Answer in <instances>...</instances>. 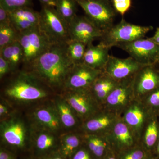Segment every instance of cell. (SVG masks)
Masks as SVG:
<instances>
[{
    "instance_id": "obj_1",
    "label": "cell",
    "mask_w": 159,
    "mask_h": 159,
    "mask_svg": "<svg viewBox=\"0 0 159 159\" xmlns=\"http://www.w3.org/2000/svg\"><path fill=\"white\" fill-rule=\"evenodd\" d=\"M74 65L69 56L65 43L52 44L29 66L34 77L55 88L64 87Z\"/></svg>"
},
{
    "instance_id": "obj_2",
    "label": "cell",
    "mask_w": 159,
    "mask_h": 159,
    "mask_svg": "<svg viewBox=\"0 0 159 159\" xmlns=\"http://www.w3.org/2000/svg\"><path fill=\"white\" fill-rule=\"evenodd\" d=\"M153 29L152 26L138 25L122 18L120 22L104 32L99 43L111 49L120 43L144 38Z\"/></svg>"
},
{
    "instance_id": "obj_3",
    "label": "cell",
    "mask_w": 159,
    "mask_h": 159,
    "mask_svg": "<svg viewBox=\"0 0 159 159\" xmlns=\"http://www.w3.org/2000/svg\"><path fill=\"white\" fill-rule=\"evenodd\" d=\"M40 12V29L52 43H67L70 40L68 24L54 7L42 5Z\"/></svg>"
},
{
    "instance_id": "obj_4",
    "label": "cell",
    "mask_w": 159,
    "mask_h": 159,
    "mask_svg": "<svg viewBox=\"0 0 159 159\" xmlns=\"http://www.w3.org/2000/svg\"><path fill=\"white\" fill-rule=\"evenodd\" d=\"M18 41L23 52V63L30 66L52 44L39 26L19 33Z\"/></svg>"
},
{
    "instance_id": "obj_5",
    "label": "cell",
    "mask_w": 159,
    "mask_h": 159,
    "mask_svg": "<svg viewBox=\"0 0 159 159\" xmlns=\"http://www.w3.org/2000/svg\"><path fill=\"white\" fill-rule=\"evenodd\" d=\"M89 18L105 32L113 26L116 11L109 0H76Z\"/></svg>"
},
{
    "instance_id": "obj_6",
    "label": "cell",
    "mask_w": 159,
    "mask_h": 159,
    "mask_svg": "<svg viewBox=\"0 0 159 159\" xmlns=\"http://www.w3.org/2000/svg\"><path fill=\"white\" fill-rule=\"evenodd\" d=\"M38 79L31 74H22L5 89L8 97L19 100H34L47 96V92L36 82Z\"/></svg>"
},
{
    "instance_id": "obj_7",
    "label": "cell",
    "mask_w": 159,
    "mask_h": 159,
    "mask_svg": "<svg viewBox=\"0 0 159 159\" xmlns=\"http://www.w3.org/2000/svg\"><path fill=\"white\" fill-rule=\"evenodd\" d=\"M25 125L19 119H12L3 122L1 125V137L5 146L16 154L29 147V139Z\"/></svg>"
},
{
    "instance_id": "obj_8",
    "label": "cell",
    "mask_w": 159,
    "mask_h": 159,
    "mask_svg": "<svg viewBox=\"0 0 159 159\" xmlns=\"http://www.w3.org/2000/svg\"><path fill=\"white\" fill-rule=\"evenodd\" d=\"M116 47L127 52L130 57L141 64L155 66L159 64V46L148 38L120 43Z\"/></svg>"
},
{
    "instance_id": "obj_9",
    "label": "cell",
    "mask_w": 159,
    "mask_h": 159,
    "mask_svg": "<svg viewBox=\"0 0 159 159\" xmlns=\"http://www.w3.org/2000/svg\"><path fill=\"white\" fill-rule=\"evenodd\" d=\"M66 99L67 102L82 122L93 116L102 109L89 89L70 90Z\"/></svg>"
},
{
    "instance_id": "obj_10",
    "label": "cell",
    "mask_w": 159,
    "mask_h": 159,
    "mask_svg": "<svg viewBox=\"0 0 159 159\" xmlns=\"http://www.w3.org/2000/svg\"><path fill=\"white\" fill-rule=\"evenodd\" d=\"M134 77L119 81L106 99L102 106L103 109L121 116L135 99L133 88Z\"/></svg>"
},
{
    "instance_id": "obj_11",
    "label": "cell",
    "mask_w": 159,
    "mask_h": 159,
    "mask_svg": "<svg viewBox=\"0 0 159 159\" xmlns=\"http://www.w3.org/2000/svg\"><path fill=\"white\" fill-rule=\"evenodd\" d=\"M70 39L77 41L87 46L101 39L103 32L86 16L76 15L69 23Z\"/></svg>"
},
{
    "instance_id": "obj_12",
    "label": "cell",
    "mask_w": 159,
    "mask_h": 159,
    "mask_svg": "<svg viewBox=\"0 0 159 159\" xmlns=\"http://www.w3.org/2000/svg\"><path fill=\"white\" fill-rule=\"evenodd\" d=\"M106 136L111 150L116 154L139 144V139L121 116Z\"/></svg>"
},
{
    "instance_id": "obj_13",
    "label": "cell",
    "mask_w": 159,
    "mask_h": 159,
    "mask_svg": "<svg viewBox=\"0 0 159 159\" xmlns=\"http://www.w3.org/2000/svg\"><path fill=\"white\" fill-rule=\"evenodd\" d=\"M145 66H146L139 63L130 56L126 58H120L110 55L103 72L119 81L134 77Z\"/></svg>"
},
{
    "instance_id": "obj_14",
    "label": "cell",
    "mask_w": 159,
    "mask_h": 159,
    "mask_svg": "<svg viewBox=\"0 0 159 159\" xmlns=\"http://www.w3.org/2000/svg\"><path fill=\"white\" fill-rule=\"evenodd\" d=\"M152 115L140 99H134L121 115V118L140 141L142 131Z\"/></svg>"
},
{
    "instance_id": "obj_15",
    "label": "cell",
    "mask_w": 159,
    "mask_h": 159,
    "mask_svg": "<svg viewBox=\"0 0 159 159\" xmlns=\"http://www.w3.org/2000/svg\"><path fill=\"white\" fill-rule=\"evenodd\" d=\"M102 73V70L93 68L84 63L74 65L64 87L69 90L89 89Z\"/></svg>"
},
{
    "instance_id": "obj_16",
    "label": "cell",
    "mask_w": 159,
    "mask_h": 159,
    "mask_svg": "<svg viewBox=\"0 0 159 159\" xmlns=\"http://www.w3.org/2000/svg\"><path fill=\"white\" fill-rule=\"evenodd\" d=\"M159 87V72L155 66H146L134 76L133 82L135 99H140Z\"/></svg>"
},
{
    "instance_id": "obj_17",
    "label": "cell",
    "mask_w": 159,
    "mask_h": 159,
    "mask_svg": "<svg viewBox=\"0 0 159 159\" xmlns=\"http://www.w3.org/2000/svg\"><path fill=\"white\" fill-rule=\"evenodd\" d=\"M121 116L102 109L82 123L81 128L84 134L106 135Z\"/></svg>"
},
{
    "instance_id": "obj_18",
    "label": "cell",
    "mask_w": 159,
    "mask_h": 159,
    "mask_svg": "<svg viewBox=\"0 0 159 159\" xmlns=\"http://www.w3.org/2000/svg\"><path fill=\"white\" fill-rule=\"evenodd\" d=\"M110 49L100 43L96 46L93 43L88 45L83 63L93 68L103 70L109 57Z\"/></svg>"
},
{
    "instance_id": "obj_19",
    "label": "cell",
    "mask_w": 159,
    "mask_h": 159,
    "mask_svg": "<svg viewBox=\"0 0 159 159\" xmlns=\"http://www.w3.org/2000/svg\"><path fill=\"white\" fill-rule=\"evenodd\" d=\"M158 117L152 114L149 117L139 141L140 145L148 152L153 155L159 137Z\"/></svg>"
},
{
    "instance_id": "obj_20",
    "label": "cell",
    "mask_w": 159,
    "mask_h": 159,
    "mask_svg": "<svg viewBox=\"0 0 159 159\" xmlns=\"http://www.w3.org/2000/svg\"><path fill=\"white\" fill-rule=\"evenodd\" d=\"M119 81L103 72L94 81L89 90L98 103L102 107L107 98L116 86Z\"/></svg>"
},
{
    "instance_id": "obj_21",
    "label": "cell",
    "mask_w": 159,
    "mask_h": 159,
    "mask_svg": "<svg viewBox=\"0 0 159 159\" xmlns=\"http://www.w3.org/2000/svg\"><path fill=\"white\" fill-rule=\"evenodd\" d=\"M84 134V144L97 159H102L111 150L106 136Z\"/></svg>"
},
{
    "instance_id": "obj_22",
    "label": "cell",
    "mask_w": 159,
    "mask_h": 159,
    "mask_svg": "<svg viewBox=\"0 0 159 159\" xmlns=\"http://www.w3.org/2000/svg\"><path fill=\"white\" fill-rule=\"evenodd\" d=\"M59 142L54 136L48 133H42L35 139L33 148L34 157L37 159H42L58 150Z\"/></svg>"
},
{
    "instance_id": "obj_23",
    "label": "cell",
    "mask_w": 159,
    "mask_h": 159,
    "mask_svg": "<svg viewBox=\"0 0 159 159\" xmlns=\"http://www.w3.org/2000/svg\"><path fill=\"white\" fill-rule=\"evenodd\" d=\"M84 144V134H70L61 138L59 141L58 152L67 159L72 156Z\"/></svg>"
},
{
    "instance_id": "obj_24",
    "label": "cell",
    "mask_w": 159,
    "mask_h": 159,
    "mask_svg": "<svg viewBox=\"0 0 159 159\" xmlns=\"http://www.w3.org/2000/svg\"><path fill=\"white\" fill-rule=\"evenodd\" d=\"M0 55L9 62L11 71L16 70L20 64L23 63L22 48L18 41L0 49Z\"/></svg>"
},
{
    "instance_id": "obj_25",
    "label": "cell",
    "mask_w": 159,
    "mask_h": 159,
    "mask_svg": "<svg viewBox=\"0 0 159 159\" xmlns=\"http://www.w3.org/2000/svg\"><path fill=\"white\" fill-rule=\"evenodd\" d=\"M34 116L38 122L50 130H58L61 124L57 111L43 108L35 111Z\"/></svg>"
},
{
    "instance_id": "obj_26",
    "label": "cell",
    "mask_w": 159,
    "mask_h": 159,
    "mask_svg": "<svg viewBox=\"0 0 159 159\" xmlns=\"http://www.w3.org/2000/svg\"><path fill=\"white\" fill-rule=\"evenodd\" d=\"M56 110L61 124L65 127L72 128L77 125L79 117L66 101L57 100Z\"/></svg>"
},
{
    "instance_id": "obj_27",
    "label": "cell",
    "mask_w": 159,
    "mask_h": 159,
    "mask_svg": "<svg viewBox=\"0 0 159 159\" xmlns=\"http://www.w3.org/2000/svg\"><path fill=\"white\" fill-rule=\"evenodd\" d=\"M19 33L11 20L0 23V49L17 41Z\"/></svg>"
},
{
    "instance_id": "obj_28",
    "label": "cell",
    "mask_w": 159,
    "mask_h": 159,
    "mask_svg": "<svg viewBox=\"0 0 159 159\" xmlns=\"http://www.w3.org/2000/svg\"><path fill=\"white\" fill-rule=\"evenodd\" d=\"M77 5L76 0H57L55 8L69 25L77 15Z\"/></svg>"
},
{
    "instance_id": "obj_29",
    "label": "cell",
    "mask_w": 159,
    "mask_h": 159,
    "mask_svg": "<svg viewBox=\"0 0 159 159\" xmlns=\"http://www.w3.org/2000/svg\"><path fill=\"white\" fill-rule=\"evenodd\" d=\"M10 19H19L29 21L39 25L40 12L30 7H23L9 11Z\"/></svg>"
},
{
    "instance_id": "obj_30",
    "label": "cell",
    "mask_w": 159,
    "mask_h": 159,
    "mask_svg": "<svg viewBox=\"0 0 159 159\" xmlns=\"http://www.w3.org/2000/svg\"><path fill=\"white\" fill-rule=\"evenodd\" d=\"M87 45L80 42L70 40L67 42V50L69 56L74 65L83 61Z\"/></svg>"
},
{
    "instance_id": "obj_31",
    "label": "cell",
    "mask_w": 159,
    "mask_h": 159,
    "mask_svg": "<svg viewBox=\"0 0 159 159\" xmlns=\"http://www.w3.org/2000/svg\"><path fill=\"white\" fill-rule=\"evenodd\" d=\"M118 159H146L151 155L140 144L117 154Z\"/></svg>"
},
{
    "instance_id": "obj_32",
    "label": "cell",
    "mask_w": 159,
    "mask_h": 159,
    "mask_svg": "<svg viewBox=\"0 0 159 159\" xmlns=\"http://www.w3.org/2000/svg\"><path fill=\"white\" fill-rule=\"evenodd\" d=\"M141 100L151 113L159 116V87L146 95Z\"/></svg>"
},
{
    "instance_id": "obj_33",
    "label": "cell",
    "mask_w": 159,
    "mask_h": 159,
    "mask_svg": "<svg viewBox=\"0 0 159 159\" xmlns=\"http://www.w3.org/2000/svg\"><path fill=\"white\" fill-rule=\"evenodd\" d=\"M33 0H0V5L9 11L23 7H30Z\"/></svg>"
},
{
    "instance_id": "obj_34",
    "label": "cell",
    "mask_w": 159,
    "mask_h": 159,
    "mask_svg": "<svg viewBox=\"0 0 159 159\" xmlns=\"http://www.w3.org/2000/svg\"><path fill=\"white\" fill-rule=\"evenodd\" d=\"M116 12L123 16L131 6V0H113L111 2Z\"/></svg>"
},
{
    "instance_id": "obj_35",
    "label": "cell",
    "mask_w": 159,
    "mask_h": 159,
    "mask_svg": "<svg viewBox=\"0 0 159 159\" xmlns=\"http://www.w3.org/2000/svg\"><path fill=\"white\" fill-rule=\"evenodd\" d=\"M10 20L15 28L19 33L30 30L34 27L38 26L31 22L25 20L10 19Z\"/></svg>"
},
{
    "instance_id": "obj_36",
    "label": "cell",
    "mask_w": 159,
    "mask_h": 159,
    "mask_svg": "<svg viewBox=\"0 0 159 159\" xmlns=\"http://www.w3.org/2000/svg\"><path fill=\"white\" fill-rule=\"evenodd\" d=\"M70 159H97L84 144L72 156Z\"/></svg>"
},
{
    "instance_id": "obj_37",
    "label": "cell",
    "mask_w": 159,
    "mask_h": 159,
    "mask_svg": "<svg viewBox=\"0 0 159 159\" xmlns=\"http://www.w3.org/2000/svg\"><path fill=\"white\" fill-rule=\"evenodd\" d=\"M11 71L9 62L2 56L0 55V78L1 79Z\"/></svg>"
},
{
    "instance_id": "obj_38",
    "label": "cell",
    "mask_w": 159,
    "mask_h": 159,
    "mask_svg": "<svg viewBox=\"0 0 159 159\" xmlns=\"http://www.w3.org/2000/svg\"><path fill=\"white\" fill-rule=\"evenodd\" d=\"M0 159H17L16 154L2 146L0 149Z\"/></svg>"
},
{
    "instance_id": "obj_39",
    "label": "cell",
    "mask_w": 159,
    "mask_h": 159,
    "mask_svg": "<svg viewBox=\"0 0 159 159\" xmlns=\"http://www.w3.org/2000/svg\"><path fill=\"white\" fill-rule=\"evenodd\" d=\"M10 21L9 11L0 5V23Z\"/></svg>"
},
{
    "instance_id": "obj_40",
    "label": "cell",
    "mask_w": 159,
    "mask_h": 159,
    "mask_svg": "<svg viewBox=\"0 0 159 159\" xmlns=\"http://www.w3.org/2000/svg\"><path fill=\"white\" fill-rule=\"evenodd\" d=\"M42 159H67L63 156L58 151L53 152Z\"/></svg>"
},
{
    "instance_id": "obj_41",
    "label": "cell",
    "mask_w": 159,
    "mask_h": 159,
    "mask_svg": "<svg viewBox=\"0 0 159 159\" xmlns=\"http://www.w3.org/2000/svg\"><path fill=\"white\" fill-rule=\"evenodd\" d=\"M148 39L159 46V28H157L155 34L152 37L148 38Z\"/></svg>"
},
{
    "instance_id": "obj_42",
    "label": "cell",
    "mask_w": 159,
    "mask_h": 159,
    "mask_svg": "<svg viewBox=\"0 0 159 159\" xmlns=\"http://www.w3.org/2000/svg\"><path fill=\"white\" fill-rule=\"evenodd\" d=\"M43 6H51L55 8L57 0H39Z\"/></svg>"
},
{
    "instance_id": "obj_43",
    "label": "cell",
    "mask_w": 159,
    "mask_h": 159,
    "mask_svg": "<svg viewBox=\"0 0 159 159\" xmlns=\"http://www.w3.org/2000/svg\"><path fill=\"white\" fill-rule=\"evenodd\" d=\"M102 159H118V157L117 154L111 150Z\"/></svg>"
},
{
    "instance_id": "obj_44",
    "label": "cell",
    "mask_w": 159,
    "mask_h": 159,
    "mask_svg": "<svg viewBox=\"0 0 159 159\" xmlns=\"http://www.w3.org/2000/svg\"><path fill=\"white\" fill-rule=\"evenodd\" d=\"M8 112V109L6 106V105L1 103L0 104V115L1 116L6 115Z\"/></svg>"
},
{
    "instance_id": "obj_45",
    "label": "cell",
    "mask_w": 159,
    "mask_h": 159,
    "mask_svg": "<svg viewBox=\"0 0 159 159\" xmlns=\"http://www.w3.org/2000/svg\"><path fill=\"white\" fill-rule=\"evenodd\" d=\"M154 155L157 157V159H159V137L156 147L155 149L154 152Z\"/></svg>"
},
{
    "instance_id": "obj_46",
    "label": "cell",
    "mask_w": 159,
    "mask_h": 159,
    "mask_svg": "<svg viewBox=\"0 0 159 159\" xmlns=\"http://www.w3.org/2000/svg\"><path fill=\"white\" fill-rule=\"evenodd\" d=\"M146 159H157V157H156L154 155L152 154L151 155L149 156Z\"/></svg>"
},
{
    "instance_id": "obj_47",
    "label": "cell",
    "mask_w": 159,
    "mask_h": 159,
    "mask_svg": "<svg viewBox=\"0 0 159 159\" xmlns=\"http://www.w3.org/2000/svg\"><path fill=\"white\" fill-rule=\"evenodd\" d=\"M28 159H37L36 158H35V157H33L30 158Z\"/></svg>"
},
{
    "instance_id": "obj_48",
    "label": "cell",
    "mask_w": 159,
    "mask_h": 159,
    "mask_svg": "<svg viewBox=\"0 0 159 159\" xmlns=\"http://www.w3.org/2000/svg\"><path fill=\"white\" fill-rule=\"evenodd\" d=\"M109 1H110V2H111L112 1H113V0H109Z\"/></svg>"
}]
</instances>
